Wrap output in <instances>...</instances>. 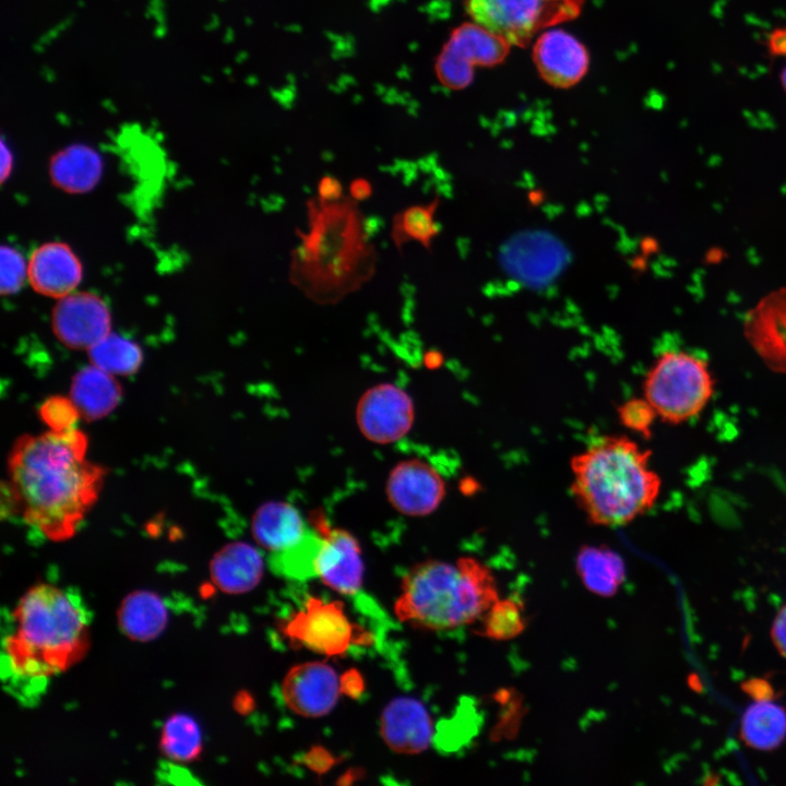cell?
<instances>
[{
  "label": "cell",
  "instance_id": "cell-20",
  "mask_svg": "<svg viewBox=\"0 0 786 786\" xmlns=\"http://www.w3.org/2000/svg\"><path fill=\"white\" fill-rule=\"evenodd\" d=\"M308 529L298 509L285 501H267L261 504L251 520V533L255 543L271 552L295 544Z\"/></svg>",
  "mask_w": 786,
  "mask_h": 786
},
{
  "label": "cell",
  "instance_id": "cell-2",
  "mask_svg": "<svg viewBox=\"0 0 786 786\" xmlns=\"http://www.w3.org/2000/svg\"><path fill=\"white\" fill-rule=\"evenodd\" d=\"M90 618L79 596L38 584L20 598L3 641V677L21 690L43 689L87 652Z\"/></svg>",
  "mask_w": 786,
  "mask_h": 786
},
{
  "label": "cell",
  "instance_id": "cell-12",
  "mask_svg": "<svg viewBox=\"0 0 786 786\" xmlns=\"http://www.w3.org/2000/svg\"><path fill=\"white\" fill-rule=\"evenodd\" d=\"M743 334L771 370L786 373V287L769 293L746 313Z\"/></svg>",
  "mask_w": 786,
  "mask_h": 786
},
{
  "label": "cell",
  "instance_id": "cell-29",
  "mask_svg": "<svg viewBox=\"0 0 786 786\" xmlns=\"http://www.w3.org/2000/svg\"><path fill=\"white\" fill-rule=\"evenodd\" d=\"M439 201L427 205H414L406 209L396 221V230L402 239L419 241L429 247L432 239L439 234V225L434 219Z\"/></svg>",
  "mask_w": 786,
  "mask_h": 786
},
{
  "label": "cell",
  "instance_id": "cell-11",
  "mask_svg": "<svg viewBox=\"0 0 786 786\" xmlns=\"http://www.w3.org/2000/svg\"><path fill=\"white\" fill-rule=\"evenodd\" d=\"M385 493L391 505L408 516L434 512L444 500L446 486L429 463L410 458L397 463L389 474Z\"/></svg>",
  "mask_w": 786,
  "mask_h": 786
},
{
  "label": "cell",
  "instance_id": "cell-35",
  "mask_svg": "<svg viewBox=\"0 0 786 786\" xmlns=\"http://www.w3.org/2000/svg\"><path fill=\"white\" fill-rule=\"evenodd\" d=\"M318 194L322 201H336L342 195V184L333 176H323L318 183Z\"/></svg>",
  "mask_w": 786,
  "mask_h": 786
},
{
  "label": "cell",
  "instance_id": "cell-10",
  "mask_svg": "<svg viewBox=\"0 0 786 786\" xmlns=\"http://www.w3.org/2000/svg\"><path fill=\"white\" fill-rule=\"evenodd\" d=\"M414 418L412 397L392 383L371 386L357 403L358 428L365 438L378 444L403 438L410 430Z\"/></svg>",
  "mask_w": 786,
  "mask_h": 786
},
{
  "label": "cell",
  "instance_id": "cell-24",
  "mask_svg": "<svg viewBox=\"0 0 786 786\" xmlns=\"http://www.w3.org/2000/svg\"><path fill=\"white\" fill-rule=\"evenodd\" d=\"M740 737L752 749H776L786 738V710L770 700L752 703L742 715Z\"/></svg>",
  "mask_w": 786,
  "mask_h": 786
},
{
  "label": "cell",
  "instance_id": "cell-6",
  "mask_svg": "<svg viewBox=\"0 0 786 786\" xmlns=\"http://www.w3.org/2000/svg\"><path fill=\"white\" fill-rule=\"evenodd\" d=\"M584 0H468L474 22L510 45H524L547 26L575 17Z\"/></svg>",
  "mask_w": 786,
  "mask_h": 786
},
{
  "label": "cell",
  "instance_id": "cell-1",
  "mask_svg": "<svg viewBox=\"0 0 786 786\" xmlns=\"http://www.w3.org/2000/svg\"><path fill=\"white\" fill-rule=\"evenodd\" d=\"M88 438L76 427L26 433L13 443L2 498L10 514L48 540L72 538L96 504L108 474L87 457Z\"/></svg>",
  "mask_w": 786,
  "mask_h": 786
},
{
  "label": "cell",
  "instance_id": "cell-27",
  "mask_svg": "<svg viewBox=\"0 0 786 786\" xmlns=\"http://www.w3.org/2000/svg\"><path fill=\"white\" fill-rule=\"evenodd\" d=\"M159 747L171 761L190 762L198 759L202 750L198 723L186 714L171 715L163 726Z\"/></svg>",
  "mask_w": 786,
  "mask_h": 786
},
{
  "label": "cell",
  "instance_id": "cell-8",
  "mask_svg": "<svg viewBox=\"0 0 786 786\" xmlns=\"http://www.w3.org/2000/svg\"><path fill=\"white\" fill-rule=\"evenodd\" d=\"M510 44L477 23L456 28L438 59L439 79L449 87L467 85L475 66H492L504 59Z\"/></svg>",
  "mask_w": 786,
  "mask_h": 786
},
{
  "label": "cell",
  "instance_id": "cell-14",
  "mask_svg": "<svg viewBox=\"0 0 786 786\" xmlns=\"http://www.w3.org/2000/svg\"><path fill=\"white\" fill-rule=\"evenodd\" d=\"M83 265L75 251L62 241L37 246L27 258V282L39 295L59 299L76 290Z\"/></svg>",
  "mask_w": 786,
  "mask_h": 786
},
{
  "label": "cell",
  "instance_id": "cell-36",
  "mask_svg": "<svg viewBox=\"0 0 786 786\" xmlns=\"http://www.w3.org/2000/svg\"><path fill=\"white\" fill-rule=\"evenodd\" d=\"M769 51L774 56H786V27L777 28L769 36Z\"/></svg>",
  "mask_w": 786,
  "mask_h": 786
},
{
  "label": "cell",
  "instance_id": "cell-15",
  "mask_svg": "<svg viewBox=\"0 0 786 786\" xmlns=\"http://www.w3.org/2000/svg\"><path fill=\"white\" fill-rule=\"evenodd\" d=\"M380 733L391 750L405 754L425 751L433 737L428 711L418 700L407 696L396 698L385 705Z\"/></svg>",
  "mask_w": 786,
  "mask_h": 786
},
{
  "label": "cell",
  "instance_id": "cell-19",
  "mask_svg": "<svg viewBox=\"0 0 786 786\" xmlns=\"http://www.w3.org/2000/svg\"><path fill=\"white\" fill-rule=\"evenodd\" d=\"M69 396L81 418L96 421L108 416L119 405L122 388L115 376L91 364L72 377Z\"/></svg>",
  "mask_w": 786,
  "mask_h": 786
},
{
  "label": "cell",
  "instance_id": "cell-25",
  "mask_svg": "<svg viewBox=\"0 0 786 786\" xmlns=\"http://www.w3.org/2000/svg\"><path fill=\"white\" fill-rule=\"evenodd\" d=\"M324 543L323 534L309 529L289 547L271 552L269 564L281 576L306 581L318 576V559Z\"/></svg>",
  "mask_w": 786,
  "mask_h": 786
},
{
  "label": "cell",
  "instance_id": "cell-3",
  "mask_svg": "<svg viewBox=\"0 0 786 786\" xmlns=\"http://www.w3.org/2000/svg\"><path fill=\"white\" fill-rule=\"evenodd\" d=\"M652 452L619 434L593 441L570 460V491L587 521L623 526L650 511L662 480L650 466Z\"/></svg>",
  "mask_w": 786,
  "mask_h": 786
},
{
  "label": "cell",
  "instance_id": "cell-38",
  "mask_svg": "<svg viewBox=\"0 0 786 786\" xmlns=\"http://www.w3.org/2000/svg\"><path fill=\"white\" fill-rule=\"evenodd\" d=\"M1 154H2L1 175H2V182H3L5 180V177L10 174V170L12 168L13 156L11 155L10 150H8V147H5L4 144H2Z\"/></svg>",
  "mask_w": 786,
  "mask_h": 786
},
{
  "label": "cell",
  "instance_id": "cell-13",
  "mask_svg": "<svg viewBox=\"0 0 786 786\" xmlns=\"http://www.w3.org/2000/svg\"><path fill=\"white\" fill-rule=\"evenodd\" d=\"M340 693L341 680L336 671L323 662L294 666L282 684L286 705L303 717L326 715L337 703Z\"/></svg>",
  "mask_w": 786,
  "mask_h": 786
},
{
  "label": "cell",
  "instance_id": "cell-31",
  "mask_svg": "<svg viewBox=\"0 0 786 786\" xmlns=\"http://www.w3.org/2000/svg\"><path fill=\"white\" fill-rule=\"evenodd\" d=\"M620 424L630 431L650 438L652 426L657 417L656 412L647 400L631 397L624 401L617 409Z\"/></svg>",
  "mask_w": 786,
  "mask_h": 786
},
{
  "label": "cell",
  "instance_id": "cell-22",
  "mask_svg": "<svg viewBox=\"0 0 786 786\" xmlns=\"http://www.w3.org/2000/svg\"><path fill=\"white\" fill-rule=\"evenodd\" d=\"M575 570L585 588L600 597L616 595L627 575L621 556L604 545L582 546L576 553Z\"/></svg>",
  "mask_w": 786,
  "mask_h": 786
},
{
  "label": "cell",
  "instance_id": "cell-4",
  "mask_svg": "<svg viewBox=\"0 0 786 786\" xmlns=\"http://www.w3.org/2000/svg\"><path fill=\"white\" fill-rule=\"evenodd\" d=\"M394 610L403 622L443 631L480 619L499 598L490 568L474 557L455 563L426 560L414 565L402 582Z\"/></svg>",
  "mask_w": 786,
  "mask_h": 786
},
{
  "label": "cell",
  "instance_id": "cell-9",
  "mask_svg": "<svg viewBox=\"0 0 786 786\" xmlns=\"http://www.w3.org/2000/svg\"><path fill=\"white\" fill-rule=\"evenodd\" d=\"M111 312L105 299L93 291L75 290L57 299L51 329L66 347L87 350L111 332Z\"/></svg>",
  "mask_w": 786,
  "mask_h": 786
},
{
  "label": "cell",
  "instance_id": "cell-7",
  "mask_svg": "<svg viewBox=\"0 0 786 786\" xmlns=\"http://www.w3.org/2000/svg\"><path fill=\"white\" fill-rule=\"evenodd\" d=\"M284 631L290 640L329 656L345 653L350 644L362 638L340 603L315 597L289 619Z\"/></svg>",
  "mask_w": 786,
  "mask_h": 786
},
{
  "label": "cell",
  "instance_id": "cell-23",
  "mask_svg": "<svg viewBox=\"0 0 786 786\" xmlns=\"http://www.w3.org/2000/svg\"><path fill=\"white\" fill-rule=\"evenodd\" d=\"M168 611L155 593L138 591L126 596L118 609V623L128 638L147 642L166 628Z\"/></svg>",
  "mask_w": 786,
  "mask_h": 786
},
{
  "label": "cell",
  "instance_id": "cell-26",
  "mask_svg": "<svg viewBox=\"0 0 786 786\" xmlns=\"http://www.w3.org/2000/svg\"><path fill=\"white\" fill-rule=\"evenodd\" d=\"M90 362L115 376L136 373L143 362L141 346L122 335L110 332L86 350Z\"/></svg>",
  "mask_w": 786,
  "mask_h": 786
},
{
  "label": "cell",
  "instance_id": "cell-34",
  "mask_svg": "<svg viewBox=\"0 0 786 786\" xmlns=\"http://www.w3.org/2000/svg\"><path fill=\"white\" fill-rule=\"evenodd\" d=\"M771 636L778 653L786 657V605L778 610L774 619Z\"/></svg>",
  "mask_w": 786,
  "mask_h": 786
},
{
  "label": "cell",
  "instance_id": "cell-28",
  "mask_svg": "<svg viewBox=\"0 0 786 786\" xmlns=\"http://www.w3.org/2000/svg\"><path fill=\"white\" fill-rule=\"evenodd\" d=\"M481 618V630L478 634L493 641L514 639L526 628L524 607L513 597H499Z\"/></svg>",
  "mask_w": 786,
  "mask_h": 786
},
{
  "label": "cell",
  "instance_id": "cell-5",
  "mask_svg": "<svg viewBox=\"0 0 786 786\" xmlns=\"http://www.w3.org/2000/svg\"><path fill=\"white\" fill-rule=\"evenodd\" d=\"M705 360L687 352L660 354L643 381V396L663 421L678 425L698 416L714 394Z\"/></svg>",
  "mask_w": 786,
  "mask_h": 786
},
{
  "label": "cell",
  "instance_id": "cell-39",
  "mask_svg": "<svg viewBox=\"0 0 786 786\" xmlns=\"http://www.w3.org/2000/svg\"><path fill=\"white\" fill-rule=\"evenodd\" d=\"M781 82H782L783 87H784L785 91H786V68H785V69L783 70V72H782Z\"/></svg>",
  "mask_w": 786,
  "mask_h": 786
},
{
  "label": "cell",
  "instance_id": "cell-33",
  "mask_svg": "<svg viewBox=\"0 0 786 786\" xmlns=\"http://www.w3.org/2000/svg\"><path fill=\"white\" fill-rule=\"evenodd\" d=\"M742 690L755 701L772 700L774 689L766 679L753 678L741 684Z\"/></svg>",
  "mask_w": 786,
  "mask_h": 786
},
{
  "label": "cell",
  "instance_id": "cell-18",
  "mask_svg": "<svg viewBox=\"0 0 786 786\" xmlns=\"http://www.w3.org/2000/svg\"><path fill=\"white\" fill-rule=\"evenodd\" d=\"M263 570L260 551L245 541L226 544L210 562L213 583L226 594L250 592L260 583Z\"/></svg>",
  "mask_w": 786,
  "mask_h": 786
},
{
  "label": "cell",
  "instance_id": "cell-16",
  "mask_svg": "<svg viewBox=\"0 0 786 786\" xmlns=\"http://www.w3.org/2000/svg\"><path fill=\"white\" fill-rule=\"evenodd\" d=\"M318 559V576L332 590L356 594L364 577L361 551L357 539L342 528L327 529Z\"/></svg>",
  "mask_w": 786,
  "mask_h": 786
},
{
  "label": "cell",
  "instance_id": "cell-17",
  "mask_svg": "<svg viewBox=\"0 0 786 786\" xmlns=\"http://www.w3.org/2000/svg\"><path fill=\"white\" fill-rule=\"evenodd\" d=\"M534 60L543 79L558 87L575 84L588 66L584 46L560 29L547 31L537 38Z\"/></svg>",
  "mask_w": 786,
  "mask_h": 786
},
{
  "label": "cell",
  "instance_id": "cell-32",
  "mask_svg": "<svg viewBox=\"0 0 786 786\" xmlns=\"http://www.w3.org/2000/svg\"><path fill=\"white\" fill-rule=\"evenodd\" d=\"M27 282V259L15 248H1V294L12 295Z\"/></svg>",
  "mask_w": 786,
  "mask_h": 786
},
{
  "label": "cell",
  "instance_id": "cell-37",
  "mask_svg": "<svg viewBox=\"0 0 786 786\" xmlns=\"http://www.w3.org/2000/svg\"><path fill=\"white\" fill-rule=\"evenodd\" d=\"M349 193L356 201H365L372 194V186L365 178H356L349 184Z\"/></svg>",
  "mask_w": 786,
  "mask_h": 786
},
{
  "label": "cell",
  "instance_id": "cell-21",
  "mask_svg": "<svg viewBox=\"0 0 786 786\" xmlns=\"http://www.w3.org/2000/svg\"><path fill=\"white\" fill-rule=\"evenodd\" d=\"M104 163L92 147L75 144L58 151L49 160L48 172L53 186L67 193H85L99 182Z\"/></svg>",
  "mask_w": 786,
  "mask_h": 786
},
{
  "label": "cell",
  "instance_id": "cell-30",
  "mask_svg": "<svg viewBox=\"0 0 786 786\" xmlns=\"http://www.w3.org/2000/svg\"><path fill=\"white\" fill-rule=\"evenodd\" d=\"M43 424L51 431H63L75 427L81 418L70 396L52 395L47 397L38 408Z\"/></svg>",
  "mask_w": 786,
  "mask_h": 786
}]
</instances>
